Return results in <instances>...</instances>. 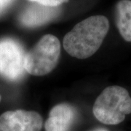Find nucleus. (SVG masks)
I'll return each instance as SVG.
<instances>
[{"label":"nucleus","instance_id":"obj_7","mask_svg":"<svg viewBox=\"0 0 131 131\" xmlns=\"http://www.w3.org/2000/svg\"><path fill=\"white\" fill-rule=\"evenodd\" d=\"M59 13L57 7H47L34 3L22 13L20 17V23L27 27H36L47 24L56 18Z\"/></svg>","mask_w":131,"mask_h":131},{"label":"nucleus","instance_id":"obj_12","mask_svg":"<svg viewBox=\"0 0 131 131\" xmlns=\"http://www.w3.org/2000/svg\"><path fill=\"white\" fill-rule=\"evenodd\" d=\"M1 100H2V97H1V95H0V102H1Z\"/></svg>","mask_w":131,"mask_h":131},{"label":"nucleus","instance_id":"obj_1","mask_svg":"<svg viewBox=\"0 0 131 131\" xmlns=\"http://www.w3.org/2000/svg\"><path fill=\"white\" fill-rule=\"evenodd\" d=\"M109 28L108 19L95 15L77 24L63 38V47L71 56L84 59L101 47Z\"/></svg>","mask_w":131,"mask_h":131},{"label":"nucleus","instance_id":"obj_3","mask_svg":"<svg viewBox=\"0 0 131 131\" xmlns=\"http://www.w3.org/2000/svg\"><path fill=\"white\" fill-rule=\"evenodd\" d=\"M60 54L61 44L58 38L51 34L45 35L26 52L25 70L34 76L47 74L56 68Z\"/></svg>","mask_w":131,"mask_h":131},{"label":"nucleus","instance_id":"obj_8","mask_svg":"<svg viewBox=\"0 0 131 131\" xmlns=\"http://www.w3.org/2000/svg\"><path fill=\"white\" fill-rule=\"evenodd\" d=\"M116 24L122 37L131 42V0H120L117 3Z\"/></svg>","mask_w":131,"mask_h":131},{"label":"nucleus","instance_id":"obj_2","mask_svg":"<svg viewBox=\"0 0 131 131\" xmlns=\"http://www.w3.org/2000/svg\"><path fill=\"white\" fill-rule=\"evenodd\" d=\"M93 112L98 121L103 124H119L131 113L130 95L122 87H108L96 99Z\"/></svg>","mask_w":131,"mask_h":131},{"label":"nucleus","instance_id":"obj_9","mask_svg":"<svg viewBox=\"0 0 131 131\" xmlns=\"http://www.w3.org/2000/svg\"><path fill=\"white\" fill-rule=\"evenodd\" d=\"M31 2H34V3H38L39 5L52 7H57L58 6L62 5L65 2H67L69 0H29Z\"/></svg>","mask_w":131,"mask_h":131},{"label":"nucleus","instance_id":"obj_10","mask_svg":"<svg viewBox=\"0 0 131 131\" xmlns=\"http://www.w3.org/2000/svg\"><path fill=\"white\" fill-rule=\"evenodd\" d=\"M12 2L13 0H0V15L4 13Z\"/></svg>","mask_w":131,"mask_h":131},{"label":"nucleus","instance_id":"obj_4","mask_svg":"<svg viewBox=\"0 0 131 131\" xmlns=\"http://www.w3.org/2000/svg\"><path fill=\"white\" fill-rule=\"evenodd\" d=\"M26 52L21 45L12 39L0 40V74L7 80L15 81L25 72Z\"/></svg>","mask_w":131,"mask_h":131},{"label":"nucleus","instance_id":"obj_11","mask_svg":"<svg viewBox=\"0 0 131 131\" xmlns=\"http://www.w3.org/2000/svg\"><path fill=\"white\" fill-rule=\"evenodd\" d=\"M93 131H107L106 130H104V129H98V130H95Z\"/></svg>","mask_w":131,"mask_h":131},{"label":"nucleus","instance_id":"obj_5","mask_svg":"<svg viewBox=\"0 0 131 131\" xmlns=\"http://www.w3.org/2000/svg\"><path fill=\"white\" fill-rule=\"evenodd\" d=\"M42 117L36 112L8 111L0 116V131H40Z\"/></svg>","mask_w":131,"mask_h":131},{"label":"nucleus","instance_id":"obj_6","mask_svg":"<svg viewBox=\"0 0 131 131\" xmlns=\"http://www.w3.org/2000/svg\"><path fill=\"white\" fill-rule=\"evenodd\" d=\"M76 117L75 108L69 103L55 106L45 122V131H69Z\"/></svg>","mask_w":131,"mask_h":131}]
</instances>
